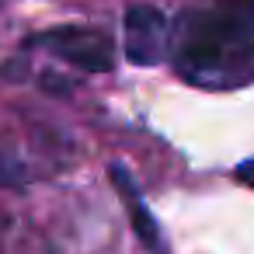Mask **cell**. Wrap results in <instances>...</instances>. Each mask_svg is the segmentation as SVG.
<instances>
[{
  "label": "cell",
  "instance_id": "6da1fadb",
  "mask_svg": "<svg viewBox=\"0 0 254 254\" xmlns=\"http://www.w3.org/2000/svg\"><path fill=\"white\" fill-rule=\"evenodd\" d=\"M174 70L205 91L254 84V0H202L174 21Z\"/></svg>",
  "mask_w": 254,
  "mask_h": 254
},
{
  "label": "cell",
  "instance_id": "7a4b0ae2",
  "mask_svg": "<svg viewBox=\"0 0 254 254\" xmlns=\"http://www.w3.org/2000/svg\"><path fill=\"white\" fill-rule=\"evenodd\" d=\"M39 46H46L53 56H60L63 63L84 70V73H105L115 66V46L105 32L98 28H84V25H63L53 28L46 35L35 39Z\"/></svg>",
  "mask_w": 254,
  "mask_h": 254
},
{
  "label": "cell",
  "instance_id": "3957f363",
  "mask_svg": "<svg viewBox=\"0 0 254 254\" xmlns=\"http://www.w3.org/2000/svg\"><path fill=\"white\" fill-rule=\"evenodd\" d=\"M174 25L164 11L150 4H136L126 11V56L136 66H157L171 56Z\"/></svg>",
  "mask_w": 254,
  "mask_h": 254
},
{
  "label": "cell",
  "instance_id": "277c9868",
  "mask_svg": "<svg viewBox=\"0 0 254 254\" xmlns=\"http://www.w3.org/2000/svg\"><path fill=\"white\" fill-rule=\"evenodd\" d=\"M112 181H115V188H119V195H122V202H126V212H129V223H132L136 237H139L153 254H160V226H157L153 212L146 209V202H143L136 181L129 178V171H126L122 164L112 167Z\"/></svg>",
  "mask_w": 254,
  "mask_h": 254
},
{
  "label": "cell",
  "instance_id": "5b68a950",
  "mask_svg": "<svg viewBox=\"0 0 254 254\" xmlns=\"http://www.w3.org/2000/svg\"><path fill=\"white\" fill-rule=\"evenodd\" d=\"M233 178H237L240 185H247V188H254V157H247L244 164H237V171H233Z\"/></svg>",
  "mask_w": 254,
  "mask_h": 254
}]
</instances>
